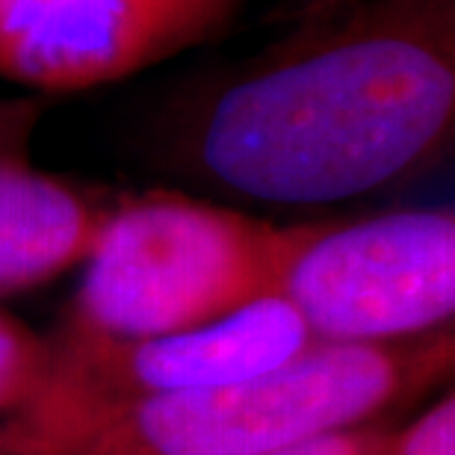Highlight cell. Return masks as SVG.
<instances>
[{
	"mask_svg": "<svg viewBox=\"0 0 455 455\" xmlns=\"http://www.w3.org/2000/svg\"><path fill=\"white\" fill-rule=\"evenodd\" d=\"M352 4L355 0H284L278 18L290 24V33L316 30V27L329 24L331 18H338Z\"/></svg>",
	"mask_w": 455,
	"mask_h": 455,
	"instance_id": "cell-11",
	"label": "cell"
},
{
	"mask_svg": "<svg viewBox=\"0 0 455 455\" xmlns=\"http://www.w3.org/2000/svg\"><path fill=\"white\" fill-rule=\"evenodd\" d=\"M455 127V0H355L196 98L172 160L196 184L284 207L403 187Z\"/></svg>",
	"mask_w": 455,
	"mask_h": 455,
	"instance_id": "cell-1",
	"label": "cell"
},
{
	"mask_svg": "<svg viewBox=\"0 0 455 455\" xmlns=\"http://www.w3.org/2000/svg\"><path fill=\"white\" fill-rule=\"evenodd\" d=\"M387 455H455V396L447 390L441 399L417 414L411 423L394 426Z\"/></svg>",
	"mask_w": 455,
	"mask_h": 455,
	"instance_id": "cell-9",
	"label": "cell"
},
{
	"mask_svg": "<svg viewBox=\"0 0 455 455\" xmlns=\"http://www.w3.org/2000/svg\"><path fill=\"white\" fill-rule=\"evenodd\" d=\"M311 343L281 296L175 334L84 343L48 338V372L30 403L0 420V452L77 455L136 408L278 367Z\"/></svg>",
	"mask_w": 455,
	"mask_h": 455,
	"instance_id": "cell-4",
	"label": "cell"
},
{
	"mask_svg": "<svg viewBox=\"0 0 455 455\" xmlns=\"http://www.w3.org/2000/svg\"><path fill=\"white\" fill-rule=\"evenodd\" d=\"M394 420L363 423L352 429L316 435L311 441L293 443V447L267 452V455H387V441L394 432Z\"/></svg>",
	"mask_w": 455,
	"mask_h": 455,
	"instance_id": "cell-10",
	"label": "cell"
},
{
	"mask_svg": "<svg viewBox=\"0 0 455 455\" xmlns=\"http://www.w3.org/2000/svg\"><path fill=\"white\" fill-rule=\"evenodd\" d=\"M452 363V325L399 343H311L278 367L136 408L77 455H267L394 420Z\"/></svg>",
	"mask_w": 455,
	"mask_h": 455,
	"instance_id": "cell-2",
	"label": "cell"
},
{
	"mask_svg": "<svg viewBox=\"0 0 455 455\" xmlns=\"http://www.w3.org/2000/svg\"><path fill=\"white\" fill-rule=\"evenodd\" d=\"M278 228L169 189L116 198L80 287L48 338L175 334L275 296Z\"/></svg>",
	"mask_w": 455,
	"mask_h": 455,
	"instance_id": "cell-3",
	"label": "cell"
},
{
	"mask_svg": "<svg viewBox=\"0 0 455 455\" xmlns=\"http://www.w3.org/2000/svg\"><path fill=\"white\" fill-rule=\"evenodd\" d=\"M272 293L314 343H399L450 329L455 216L414 207L281 225Z\"/></svg>",
	"mask_w": 455,
	"mask_h": 455,
	"instance_id": "cell-5",
	"label": "cell"
},
{
	"mask_svg": "<svg viewBox=\"0 0 455 455\" xmlns=\"http://www.w3.org/2000/svg\"><path fill=\"white\" fill-rule=\"evenodd\" d=\"M39 116L36 98H0V296L84 267L116 202L36 166L30 136Z\"/></svg>",
	"mask_w": 455,
	"mask_h": 455,
	"instance_id": "cell-7",
	"label": "cell"
},
{
	"mask_svg": "<svg viewBox=\"0 0 455 455\" xmlns=\"http://www.w3.org/2000/svg\"><path fill=\"white\" fill-rule=\"evenodd\" d=\"M48 372V338L0 311V420L30 403Z\"/></svg>",
	"mask_w": 455,
	"mask_h": 455,
	"instance_id": "cell-8",
	"label": "cell"
},
{
	"mask_svg": "<svg viewBox=\"0 0 455 455\" xmlns=\"http://www.w3.org/2000/svg\"><path fill=\"white\" fill-rule=\"evenodd\" d=\"M243 0H0V80L77 92L207 42Z\"/></svg>",
	"mask_w": 455,
	"mask_h": 455,
	"instance_id": "cell-6",
	"label": "cell"
},
{
	"mask_svg": "<svg viewBox=\"0 0 455 455\" xmlns=\"http://www.w3.org/2000/svg\"><path fill=\"white\" fill-rule=\"evenodd\" d=\"M0 455H4V452H0Z\"/></svg>",
	"mask_w": 455,
	"mask_h": 455,
	"instance_id": "cell-12",
	"label": "cell"
}]
</instances>
